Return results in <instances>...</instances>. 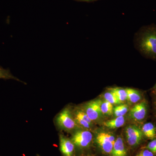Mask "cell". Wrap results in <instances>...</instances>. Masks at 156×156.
I'll return each mask as SVG.
<instances>
[{
    "instance_id": "cell-1",
    "label": "cell",
    "mask_w": 156,
    "mask_h": 156,
    "mask_svg": "<svg viewBox=\"0 0 156 156\" xmlns=\"http://www.w3.org/2000/svg\"><path fill=\"white\" fill-rule=\"evenodd\" d=\"M134 47L144 57L156 60V24L144 26L135 33Z\"/></svg>"
},
{
    "instance_id": "cell-2",
    "label": "cell",
    "mask_w": 156,
    "mask_h": 156,
    "mask_svg": "<svg viewBox=\"0 0 156 156\" xmlns=\"http://www.w3.org/2000/svg\"><path fill=\"white\" fill-rule=\"evenodd\" d=\"M55 122L58 129L70 132L79 129L73 116L72 111L69 107L65 108L55 119Z\"/></svg>"
},
{
    "instance_id": "cell-3",
    "label": "cell",
    "mask_w": 156,
    "mask_h": 156,
    "mask_svg": "<svg viewBox=\"0 0 156 156\" xmlns=\"http://www.w3.org/2000/svg\"><path fill=\"white\" fill-rule=\"evenodd\" d=\"M115 140V135L108 131L100 130L95 133V143L104 153L110 154Z\"/></svg>"
},
{
    "instance_id": "cell-4",
    "label": "cell",
    "mask_w": 156,
    "mask_h": 156,
    "mask_svg": "<svg viewBox=\"0 0 156 156\" xmlns=\"http://www.w3.org/2000/svg\"><path fill=\"white\" fill-rule=\"evenodd\" d=\"M71 140L75 147L79 149H85L89 147L92 143L93 134L89 130L78 129L73 131Z\"/></svg>"
},
{
    "instance_id": "cell-5",
    "label": "cell",
    "mask_w": 156,
    "mask_h": 156,
    "mask_svg": "<svg viewBox=\"0 0 156 156\" xmlns=\"http://www.w3.org/2000/svg\"><path fill=\"white\" fill-rule=\"evenodd\" d=\"M102 101L100 99L91 101L87 102L82 107L93 122H98L103 117V115L101 108Z\"/></svg>"
},
{
    "instance_id": "cell-6",
    "label": "cell",
    "mask_w": 156,
    "mask_h": 156,
    "mask_svg": "<svg viewBox=\"0 0 156 156\" xmlns=\"http://www.w3.org/2000/svg\"><path fill=\"white\" fill-rule=\"evenodd\" d=\"M72 112L74 119L79 128L90 131L93 126V122L83 108H76Z\"/></svg>"
},
{
    "instance_id": "cell-7",
    "label": "cell",
    "mask_w": 156,
    "mask_h": 156,
    "mask_svg": "<svg viewBox=\"0 0 156 156\" xmlns=\"http://www.w3.org/2000/svg\"><path fill=\"white\" fill-rule=\"evenodd\" d=\"M126 140L129 145L137 146L141 143L143 137L142 130L136 126H130L126 129Z\"/></svg>"
},
{
    "instance_id": "cell-8",
    "label": "cell",
    "mask_w": 156,
    "mask_h": 156,
    "mask_svg": "<svg viewBox=\"0 0 156 156\" xmlns=\"http://www.w3.org/2000/svg\"><path fill=\"white\" fill-rule=\"evenodd\" d=\"M147 111V104L146 101H143L135 105L129 111V116L134 121H142L145 119Z\"/></svg>"
},
{
    "instance_id": "cell-9",
    "label": "cell",
    "mask_w": 156,
    "mask_h": 156,
    "mask_svg": "<svg viewBox=\"0 0 156 156\" xmlns=\"http://www.w3.org/2000/svg\"><path fill=\"white\" fill-rule=\"evenodd\" d=\"M59 146L62 154L64 156H73L75 145L71 139L63 134L59 135Z\"/></svg>"
},
{
    "instance_id": "cell-10",
    "label": "cell",
    "mask_w": 156,
    "mask_h": 156,
    "mask_svg": "<svg viewBox=\"0 0 156 156\" xmlns=\"http://www.w3.org/2000/svg\"><path fill=\"white\" fill-rule=\"evenodd\" d=\"M111 156H128L122 138L119 136L116 138Z\"/></svg>"
},
{
    "instance_id": "cell-11",
    "label": "cell",
    "mask_w": 156,
    "mask_h": 156,
    "mask_svg": "<svg viewBox=\"0 0 156 156\" xmlns=\"http://www.w3.org/2000/svg\"><path fill=\"white\" fill-rule=\"evenodd\" d=\"M126 122L124 116L117 117L115 119L107 121L103 125L106 128L110 129H115L124 126Z\"/></svg>"
},
{
    "instance_id": "cell-12",
    "label": "cell",
    "mask_w": 156,
    "mask_h": 156,
    "mask_svg": "<svg viewBox=\"0 0 156 156\" xmlns=\"http://www.w3.org/2000/svg\"><path fill=\"white\" fill-rule=\"evenodd\" d=\"M144 135L148 139L153 140L156 136V128L152 123H146L143 126L142 129Z\"/></svg>"
},
{
    "instance_id": "cell-13",
    "label": "cell",
    "mask_w": 156,
    "mask_h": 156,
    "mask_svg": "<svg viewBox=\"0 0 156 156\" xmlns=\"http://www.w3.org/2000/svg\"><path fill=\"white\" fill-rule=\"evenodd\" d=\"M127 94V100L131 103H136L141 98V93L136 89L127 88L126 89Z\"/></svg>"
},
{
    "instance_id": "cell-14",
    "label": "cell",
    "mask_w": 156,
    "mask_h": 156,
    "mask_svg": "<svg viewBox=\"0 0 156 156\" xmlns=\"http://www.w3.org/2000/svg\"><path fill=\"white\" fill-rule=\"evenodd\" d=\"M116 96L121 103L127 100V94L126 89L120 88H113L109 89Z\"/></svg>"
},
{
    "instance_id": "cell-15",
    "label": "cell",
    "mask_w": 156,
    "mask_h": 156,
    "mask_svg": "<svg viewBox=\"0 0 156 156\" xmlns=\"http://www.w3.org/2000/svg\"><path fill=\"white\" fill-rule=\"evenodd\" d=\"M128 108L127 105H119L114 108L113 114L116 117L124 116L128 112Z\"/></svg>"
},
{
    "instance_id": "cell-16",
    "label": "cell",
    "mask_w": 156,
    "mask_h": 156,
    "mask_svg": "<svg viewBox=\"0 0 156 156\" xmlns=\"http://www.w3.org/2000/svg\"><path fill=\"white\" fill-rule=\"evenodd\" d=\"M113 106L112 104L108 101L105 100L102 101L101 105V112L103 115H111L113 113Z\"/></svg>"
},
{
    "instance_id": "cell-17",
    "label": "cell",
    "mask_w": 156,
    "mask_h": 156,
    "mask_svg": "<svg viewBox=\"0 0 156 156\" xmlns=\"http://www.w3.org/2000/svg\"><path fill=\"white\" fill-rule=\"evenodd\" d=\"M2 79L4 80H14L25 84L24 82H22L18 78L14 76L10 72L9 69H5L0 66V79Z\"/></svg>"
},
{
    "instance_id": "cell-18",
    "label": "cell",
    "mask_w": 156,
    "mask_h": 156,
    "mask_svg": "<svg viewBox=\"0 0 156 156\" xmlns=\"http://www.w3.org/2000/svg\"><path fill=\"white\" fill-rule=\"evenodd\" d=\"M104 98L105 100L108 101L112 104L120 105L121 102L117 98L116 96L109 89L108 91L104 94Z\"/></svg>"
},
{
    "instance_id": "cell-19",
    "label": "cell",
    "mask_w": 156,
    "mask_h": 156,
    "mask_svg": "<svg viewBox=\"0 0 156 156\" xmlns=\"http://www.w3.org/2000/svg\"><path fill=\"white\" fill-rule=\"evenodd\" d=\"M146 148L154 154H156V139H153L149 143Z\"/></svg>"
},
{
    "instance_id": "cell-20",
    "label": "cell",
    "mask_w": 156,
    "mask_h": 156,
    "mask_svg": "<svg viewBox=\"0 0 156 156\" xmlns=\"http://www.w3.org/2000/svg\"><path fill=\"white\" fill-rule=\"evenodd\" d=\"M135 156H154L153 153L146 149L140 151Z\"/></svg>"
},
{
    "instance_id": "cell-21",
    "label": "cell",
    "mask_w": 156,
    "mask_h": 156,
    "mask_svg": "<svg viewBox=\"0 0 156 156\" xmlns=\"http://www.w3.org/2000/svg\"><path fill=\"white\" fill-rule=\"evenodd\" d=\"M153 91L154 92H156V84L155 85L154 87L153 88Z\"/></svg>"
},
{
    "instance_id": "cell-22",
    "label": "cell",
    "mask_w": 156,
    "mask_h": 156,
    "mask_svg": "<svg viewBox=\"0 0 156 156\" xmlns=\"http://www.w3.org/2000/svg\"><path fill=\"white\" fill-rule=\"evenodd\" d=\"M80 1H92V0H80Z\"/></svg>"
}]
</instances>
